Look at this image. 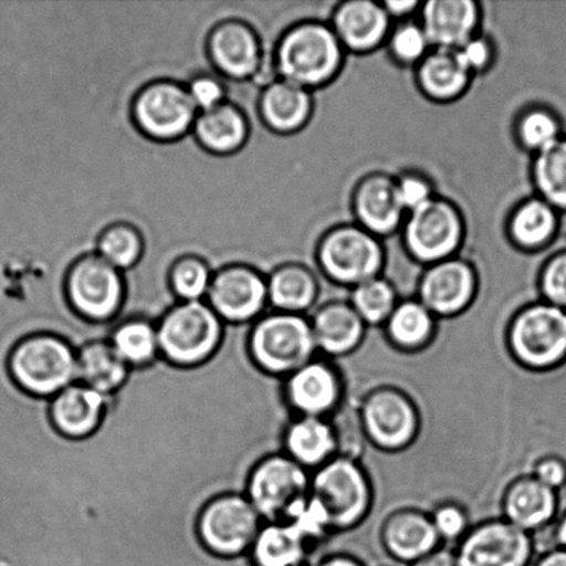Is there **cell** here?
<instances>
[{"mask_svg": "<svg viewBox=\"0 0 566 566\" xmlns=\"http://www.w3.org/2000/svg\"><path fill=\"white\" fill-rule=\"evenodd\" d=\"M534 547L528 532L496 520L469 531L454 553L460 566H528Z\"/></svg>", "mask_w": 566, "mask_h": 566, "instance_id": "obj_13", "label": "cell"}, {"mask_svg": "<svg viewBox=\"0 0 566 566\" xmlns=\"http://www.w3.org/2000/svg\"><path fill=\"white\" fill-rule=\"evenodd\" d=\"M377 566H396V565H390V564H380V565H377Z\"/></svg>", "mask_w": 566, "mask_h": 566, "instance_id": "obj_54", "label": "cell"}, {"mask_svg": "<svg viewBox=\"0 0 566 566\" xmlns=\"http://www.w3.org/2000/svg\"><path fill=\"white\" fill-rule=\"evenodd\" d=\"M387 6H388V8L391 9V11H394V13H405V11H408V9H412L415 3H410V2H402V3L391 2V3H388Z\"/></svg>", "mask_w": 566, "mask_h": 566, "instance_id": "obj_53", "label": "cell"}, {"mask_svg": "<svg viewBox=\"0 0 566 566\" xmlns=\"http://www.w3.org/2000/svg\"><path fill=\"white\" fill-rule=\"evenodd\" d=\"M316 349L343 357L352 354L363 342L365 322L359 318L353 307L343 304L327 305L311 321Z\"/></svg>", "mask_w": 566, "mask_h": 566, "instance_id": "obj_25", "label": "cell"}, {"mask_svg": "<svg viewBox=\"0 0 566 566\" xmlns=\"http://www.w3.org/2000/svg\"><path fill=\"white\" fill-rule=\"evenodd\" d=\"M146 251V241L136 226L118 221L99 232L97 254L105 262L124 273L140 263Z\"/></svg>", "mask_w": 566, "mask_h": 566, "instance_id": "obj_34", "label": "cell"}, {"mask_svg": "<svg viewBox=\"0 0 566 566\" xmlns=\"http://www.w3.org/2000/svg\"><path fill=\"white\" fill-rule=\"evenodd\" d=\"M249 352L265 374L285 380L314 360L316 344L311 321L275 311L253 322Z\"/></svg>", "mask_w": 566, "mask_h": 566, "instance_id": "obj_4", "label": "cell"}, {"mask_svg": "<svg viewBox=\"0 0 566 566\" xmlns=\"http://www.w3.org/2000/svg\"><path fill=\"white\" fill-rule=\"evenodd\" d=\"M9 371L33 397L52 399L77 379V349L54 333H33L11 349Z\"/></svg>", "mask_w": 566, "mask_h": 566, "instance_id": "obj_1", "label": "cell"}, {"mask_svg": "<svg viewBox=\"0 0 566 566\" xmlns=\"http://www.w3.org/2000/svg\"><path fill=\"white\" fill-rule=\"evenodd\" d=\"M269 303L281 313L300 314L314 303L313 276L298 265H285L268 279Z\"/></svg>", "mask_w": 566, "mask_h": 566, "instance_id": "obj_32", "label": "cell"}, {"mask_svg": "<svg viewBox=\"0 0 566 566\" xmlns=\"http://www.w3.org/2000/svg\"><path fill=\"white\" fill-rule=\"evenodd\" d=\"M63 293L80 318L96 325H114L126 305L127 283L124 273L97 253L83 254L66 270Z\"/></svg>", "mask_w": 566, "mask_h": 566, "instance_id": "obj_3", "label": "cell"}, {"mask_svg": "<svg viewBox=\"0 0 566 566\" xmlns=\"http://www.w3.org/2000/svg\"><path fill=\"white\" fill-rule=\"evenodd\" d=\"M311 475L286 453L262 460L249 476L247 496L265 524L286 523L310 495Z\"/></svg>", "mask_w": 566, "mask_h": 566, "instance_id": "obj_8", "label": "cell"}, {"mask_svg": "<svg viewBox=\"0 0 566 566\" xmlns=\"http://www.w3.org/2000/svg\"><path fill=\"white\" fill-rule=\"evenodd\" d=\"M108 340L130 368H144L160 357L157 324L143 316L115 322Z\"/></svg>", "mask_w": 566, "mask_h": 566, "instance_id": "obj_29", "label": "cell"}, {"mask_svg": "<svg viewBox=\"0 0 566 566\" xmlns=\"http://www.w3.org/2000/svg\"><path fill=\"white\" fill-rule=\"evenodd\" d=\"M432 525L441 541H462L468 534V515L457 504H442L431 515Z\"/></svg>", "mask_w": 566, "mask_h": 566, "instance_id": "obj_43", "label": "cell"}, {"mask_svg": "<svg viewBox=\"0 0 566 566\" xmlns=\"http://www.w3.org/2000/svg\"><path fill=\"white\" fill-rule=\"evenodd\" d=\"M357 209L364 223L376 232H388L401 218L397 187L377 177L365 182L358 192Z\"/></svg>", "mask_w": 566, "mask_h": 566, "instance_id": "obj_30", "label": "cell"}, {"mask_svg": "<svg viewBox=\"0 0 566 566\" xmlns=\"http://www.w3.org/2000/svg\"><path fill=\"white\" fill-rule=\"evenodd\" d=\"M264 524L247 495L229 493L203 507L198 518V535L216 556L241 557L251 553Z\"/></svg>", "mask_w": 566, "mask_h": 566, "instance_id": "obj_9", "label": "cell"}, {"mask_svg": "<svg viewBox=\"0 0 566 566\" xmlns=\"http://www.w3.org/2000/svg\"><path fill=\"white\" fill-rule=\"evenodd\" d=\"M399 202L402 205V209L408 208L410 210H418L424 207L426 203L430 202L429 188L416 179H407L401 182V186L397 187Z\"/></svg>", "mask_w": 566, "mask_h": 566, "instance_id": "obj_47", "label": "cell"}, {"mask_svg": "<svg viewBox=\"0 0 566 566\" xmlns=\"http://www.w3.org/2000/svg\"><path fill=\"white\" fill-rule=\"evenodd\" d=\"M199 114L186 85L171 80L148 82L130 104L133 125L149 140L174 143L192 132Z\"/></svg>", "mask_w": 566, "mask_h": 566, "instance_id": "obj_6", "label": "cell"}, {"mask_svg": "<svg viewBox=\"0 0 566 566\" xmlns=\"http://www.w3.org/2000/svg\"><path fill=\"white\" fill-rule=\"evenodd\" d=\"M556 209L546 201H532L524 205L515 216L514 237L526 247H539L546 243L557 230Z\"/></svg>", "mask_w": 566, "mask_h": 566, "instance_id": "obj_38", "label": "cell"}, {"mask_svg": "<svg viewBox=\"0 0 566 566\" xmlns=\"http://www.w3.org/2000/svg\"><path fill=\"white\" fill-rule=\"evenodd\" d=\"M407 238L416 256L424 260L440 259L457 248L460 221L448 205L430 201L415 210L408 224Z\"/></svg>", "mask_w": 566, "mask_h": 566, "instance_id": "obj_18", "label": "cell"}, {"mask_svg": "<svg viewBox=\"0 0 566 566\" xmlns=\"http://www.w3.org/2000/svg\"><path fill=\"white\" fill-rule=\"evenodd\" d=\"M410 566H460L457 553L447 551V548H437L436 552L429 554L419 562L410 564Z\"/></svg>", "mask_w": 566, "mask_h": 566, "instance_id": "obj_49", "label": "cell"}, {"mask_svg": "<svg viewBox=\"0 0 566 566\" xmlns=\"http://www.w3.org/2000/svg\"><path fill=\"white\" fill-rule=\"evenodd\" d=\"M192 135L205 151L218 157H229L245 147L251 135V125L242 108L226 102L219 107L199 113Z\"/></svg>", "mask_w": 566, "mask_h": 566, "instance_id": "obj_21", "label": "cell"}, {"mask_svg": "<svg viewBox=\"0 0 566 566\" xmlns=\"http://www.w3.org/2000/svg\"><path fill=\"white\" fill-rule=\"evenodd\" d=\"M559 132H562L559 130V122L546 111H535V113L530 114L524 119L523 127H521L526 146L536 148L539 153L562 138Z\"/></svg>", "mask_w": 566, "mask_h": 566, "instance_id": "obj_41", "label": "cell"}, {"mask_svg": "<svg viewBox=\"0 0 566 566\" xmlns=\"http://www.w3.org/2000/svg\"><path fill=\"white\" fill-rule=\"evenodd\" d=\"M283 453L304 469H319L337 457V441L332 421L298 416L283 432Z\"/></svg>", "mask_w": 566, "mask_h": 566, "instance_id": "obj_22", "label": "cell"}, {"mask_svg": "<svg viewBox=\"0 0 566 566\" xmlns=\"http://www.w3.org/2000/svg\"><path fill=\"white\" fill-rule=\"evenodd\" d=\"M130 370L108 338L88 342L77 349V379L105 397H113L125 386Z\"/></svg>", "mask_w": 566, "mask_h": 566, "instance_id": "obj_24", "label": "cell"}, {"mask_svg": "<svg viewBox=\"0 0 566 566\" xmlns=\"http://www.w3.org/2000/svg\"><path fill=\"white\" fill-rule=\"evenodd\" d=\"M474 275L468 265L446 263L432 269L421 282V304L431 314L453 315L465 308L474 293Z\"/></svg>", "mask_w": 566, "mask_h": 566, "instance_id": "obj_23", "label": "cell"}, {"mask_svg": "<svg viewBox=\"0 0 566 566\" xmlns=\"http://www.w3.org/2000/svg\"><path fill=\"white\" fill-rule=\"evenodd\" d=\"M108 402L109 397L75 382L50 399V418L60 434L85 438L102 424Z\"/></svg>", "mask_w": 566, "mask_h": 566, "instance_id": "obj_19", "label": "cell"}, {"mask_svg": "<svg viewBox=\"0 0 566 566\" xmlns=\"http://www.w3.org/2000/svg\"><path fill=\"white\" fill-rule=\"evenodd\" d=\"M509 348L526 369L559 368L566 363V311L548 303L525 308L510 326Z\"/></svg>", "mask_w": 566, "mask_h": 566, "instance_id": "obj_7", "label": "cell"}, {"mask_svg": "<svg viewBox=\"0 0 566 566\" xmlns=\"http://www.w3.org/2000/svg\"><path fill=\"white\" fill-rule=\"evenodd\" d=\"M344 42L355 49L374 46L387 30V17L379 6L370 2L344 4L336 17Z\"/></svg>", "mask_w": 566, "mask_h": 566, "instance_id": "obj_31", "label": "cell"}, {"mask_svg": "<svg viewBox=\"0 0 566 566\" xmlns=\"http://www.w3.org/2000/svg\"><path fill=\"white\" fill-rule=\"evenodd\" d=\"M353 308L365 324L377 325L387 322L396 308V294L388 283L369 280L359 283L353 294Z\"/></svg>", "mask_w": 566, "mask_h": 566, "instance_id": "obj_39", "label": "cell"}, {"mask_svg": "<svg viewBox=\"0 0 566 566\" xmlns=\"http://www.w3.org/2000/svg\"><path fill=\"white\" fill-rule=\"evenodd\" d=\"M157 327L160 357L181 368H193L218 352L226 324L207 300H199L176 303Z\"/></svg>", "mask_w": 566, "mask_h": 566, "instance_id": "obj_2", "label": "cell"}, {"mask_svg": "<svg viewBox=\"0 0 566 566\" xmlns=\"http://www.w3.org/2000/svg\"><path fill=\"white\" fill-rule=\"evenodd\" d=\"M311 542L292 523L264 524L251 553L254 566H304Z\"/></svg>", "mask_w": 566, "mask_h": 566, "instance_id": "obj_27", "label": "cell"}, {"mask_svg": "<svg viewBox=\"0 0 566 566\" xmlns=\"http://www.w3.org/2000/svg\"><path fill=\"white\" fill-rule=\"evenodd\" d=\"M311 496L321 504L331 531H348L368 515L371 490L357 460L336 457L311 475Z\"/></svg>", "mask_w": 566, "mask_h": 566, "instance_id": "obj_5", "label": "cell"}, {"mask_svg": "<svg viewBox=\"0 0 566 566\" xmlns=\"http://www.w3.org/2000/svg\"><path fill=\"white\" fill-rule=\"evenodd\" d=\"M186 87L199 113L219 107V105L229 102L227 99L226 83L219 75L202 72V74L192 76L187 82Z\"/></svg>", "mask_w": 566, "mask_h": 566, "instance_id": "obj_42", "label": "cell"}, {"mask_svg": "<svg viewBox=\"0 0 566 566\" xmlns=\"http://www.w3.org/2000/svg\"><path fill=\"white\" fill-rule=\"evenodd\" d=\"M546 303L566 311V252L558 253L546 265L542 276Z\"/></svg>", "mask_w": 566, "mask_h": 566, "instance_id": "obj_44", "label": "cell"}, {"mask_svg": "<svg viewBox=\"0 0 566 566\" xmlns=\"http://www.w3.org/2000/svg\"><path fill=\"white\" fill-rule=\"evenodd\" d=\"M342 394L340 377L322 360H311L283 380L289 410L307 418L326 419L340 407Z\"/></svg>", "mask_w": 566, "mask_h": 566, "instance_id": "obj_15", "label": "cell"}, {"mask_svg": "<svg viewBox=\"0 0 566 566\" xmlns=\"http://www.w3.org/2000/svg\"><path fill=\"white\" fill-rule=\"evenodd\" d=\"M368 442L382 451L396 452L415 441L419 415L412 401L396 388H379L365 398L359 409Z\"/></svg>", "mask_w": 566, "mask_h": 566, "instance_id": "obj_12", "label": "cell"}, {"mask_svg": "<svg viewBox=\"0 0 566 566\" xmlns=\"http://www.w3.org/2000/svg\"><path fill=\"white\" fill-rule=\"evenodd\" d=\"M207 302L224 324H253L268 307V279L251 265H226L213 274Z\"/></svg>", "mask_w": 566, "mask_h": 566, "instance_id": "obj_11", "label": "cell"}, {"mask_svg": "<svg viewBox=\"0 0 566 566\" xmlns=\"http://www.w3.org/2000/svg\"><path fill=\"white\" fill-rule=\"evenodd\" d=\"M503 509L510 524L532 535V532L546 530L556 523L558 492L542 484L534 475L523 476L509 486Z\"/></svg>", "mask_w": 566, "mask_h": 566, "instance_id": "obj_17", "label": "cell"}, {"mask_svg": "<svg viewBox=\"0 0 566 566\" xmlns=\"http://www.w3.org/2000/svg\"><path fill=\"white\" fill-rule=\"evenodd\" d=\"M387 335L394 346L416 352L427 346L434 335V319L421 303L407 302L394 308L387 319Z\"/></svg>", "mask_w": 566, "mask_h": 566, "instance_id": "obj_33", "label": "cell"}, {"mask_svg": "<svg viewBox=\"0 0 566 566\" xmlns=\"http://www.w3.org/2000/svg\"><path fill=\"white\" fill-rule=\"evenodd\" d=\"M532 475L552 490L563 491L566 486L565 460L557 457V454L548 453L535 464Z\"/></svg>", "mask_w": 566, "mask_h": 566, "instance_id": "obj_46", "label": "cell"}, {"mask_svg": "<svg viewBox=\"0 0 566 566\" xmlns=\"http://www.w3.org/2000/svg\"><path fill=\"white\" fill-rule=\"evenodd\" d=\"M427 92L437 97H451L462 91L468 82V70L457 54L438 53L426 61L420 72Z\"/></svg>", "mask_w": 566, "mask_h": 566, "instance_id": "obj_37", "label": "cell"}, {"mask_svg": "<svg viewBox=\"0 0 566 566\" xmlns=\"http://www.w3.org/2000/svg\"><path fill=\"white\" fill-rule=\"evenodd\" d=\"M340 59L336 38L326 28L302 25L289 31L276 50L283 81L300 87L316 85L333 74Z\"/></svg>", "mask_w": 566, "mask_h": 566, "instance_id": "obj_10", "label": "cell"}, {"mask_svg": "<svg viewBox=\"0 0 566 566\" xmlns=\"http://www.w3.org/2000/svg\"><path fill=\"white\" fill-rule=\"evenodd\" d=\"M427 42H429V39H427L424 31H421L418 27L408 25L396 33L392 48L398 57L415 60L423 54Z\"/></svg>", "mask_w": 566, "mask_h": 566, "instance_id": "obj_45", "label": "cell"}, {"mask_svg": "<svg viewBox=\"0 0 566 566\" xmlns=\"http://www.w3.org/2000/svg\"><path fill=\"white\" fill-rule=\"evenodd\" d=\"M382 545L397 562L413 564L440 548L431 517L416 510H403L386 520L381 531Z\"/></svg>", "mask_w": 566, "mask_h": 566, "instance_id": "obj_20", "label": "cell"}, {"mask_svg": "<svg viewBox=\"0 0 566 566\" xmlns=\"http://www.w3.org/2000/svg\"><path fill=\"white\" fill-rule=\"evenodd\" d=\"M457 57L460 61V64L469 71L471 69H480V66L484 65L488 57H490V52H488V48L484 42L469 41L460 48L457 53Z\"/></svg>", "mask_w": 566, "mask_h": 566, "instance_id": "obj_48", "label": "cell"}, {"mask_svg": "<svg viewBox=\"0 0 566 566\" xmlns=\"http://www.w3.org/2000/svg\"><path fill=\"white\" fill-rule=\"evenodd\" d=\"M321 258L333 279L364 283L374 280L381 254L374 238L358 230H342L327 238Z\"/></svg>", "mask_w": 566, "mask_h": 566, "instance_id": "obj_16", "label": "cell"}, {"mask_svg": "<svg viewBox=\"0 0 566 566\" xmlns=\"http://www.w3.org/2000/svg\"><path fill=\"white\" fill-rule=\"evenodd\" d=\"M207 54L219 76L227 80H251L263 66L258 32L242 20L218 22L208 33Z\"/></svg>", "mask_w": 566, "mask_h": 566, "instance_id": "obj_14", "label": "cell"}, {"mask_svg": "<svg viewBox=\"0 0 566 566\" xmlns=\"http://www.w3.org/2000/svg\"><path fill=\"white\" fill-rule=\"evenodd\" d=\"M318 566H365L364 564H360L357 562V559H354L352 557L347 556H335L325 559L324 563H321Z\"/></svg>", "mask_w": 566, "mask_h": 566, "instance_id": "obj_52", "label": "cell"}, {"mask_svg": "<svg viewBox=\"0 0 566 566\" xmlns=\"http://www.w3.org/2000/svg\"><path fill=\"white\" fill-rule=\"evenodd\" d=\"M213 274L207 260L198 254H185L171 263L168 287L176 302L207 300Z\"/></svg>", "mask_w": 566, "mask_h": 566, "instance_id": "obj_35", "label": "cell"}, {"mask_svg": "<svg viewBox=\"0 0 566 566\" xmlns=\"http://www.w3.org/2000/svg\"><path fill=\"white\" fill-rule=\"evenodd\" d=\"M337 441V457L358 460L363 454L366 440L363 421H360L359 410L355 413L344 412L335 423H333Z\"/></svg>", "mask_w": 566, "mask_h": 566, "instance_id": "obj_40", "label": "cell"}, {"mask_svg": "<svg viewBox=\"0 0 566 566\" xmlns=\"http://www.w3.org/2000/svg\"><path fill=\"white\" fill-rule=\"evenodd\" d=\"M554 526L553 541L556 542V546L565 548L566 551V510L558 515Z\"/></svg>", "mask_w": 566, "mask_h": 566, "instance_id": "obj_51", "label": "cell"}, {"mask_svg": "<svg viewBox=\"0 0 566 566\" xmlns=\"http://www.w3.org/2000/svg\"><path fill=\"white\" fill-rule=\"evenodd\" d=\"M535 566H566L565 548H553V551L547 552Z\"/></svg>", "mask_w": 566, "mask_h": 566, "instance_id": "obj_50", "label": "cell"}, {"mask_svg": "<svg viewBox=\"0 0 566 566\" xmlns=\"http://www.w3.org/2000/svg\"><path fill=\"white\" fill-rule=\"evenodd\" d=\"M310 97L303 87L287 81L270 83L259 99L260 118L271 130L298 129L310 114Z\"/></svg>", "mask_w": 566, "mask_h": 566, "instance_id": "obj_28", "label": "cell"}, {"mask_svg": "<svg viewBox=\"0 0 566 566\" xmlns=\"http://www.w3.org/2000/svg\"><path fill=\"white\" fill-rule=\"evenodd\" d=\"M476 24L475 4L468 0H434L424 9V33L442 48H462Z\"/></svg>", "mask_w": 566, "mask_h": 566, "instance_id": "obj_26", "label": "cell"}, {"mask_svg": "<svg viewBox=\"0 0 566 566\" xmlns=\"http://www.w3.org/2000/svg\"><path fill=\"white\" fill-rule=\"evenodd\" d=\"M535 176L545 201L554 209L566 210V138L539 153Z\"/></svg>", "mask_w": 566, "mask_h": 566, "instance_id": "obj_36", "label": "cell"}]
</instances>
